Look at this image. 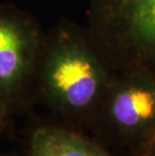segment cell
<instances>
[{"label": "cell", "mask_w": 155, "mask_h": 156, "mask_svg": "<svg viewBox=\"0 0 155 156\" xmlns=\"http://www.w3.org/2000/svg\"><path fill=\"white\" fill-rule=\"evenodd\" d=\"M113 75L86 28L62 20L44 35L34 80L42 100L62 118L93 128Z\"/></svg>", "instance_id": "6da1fadb"}, {"label": "cell", "mask_w": 155, "mask_h": 156, "mask_svg": "<svg viewBox=\"0 0 155 156\" xmlns=\"http://www.w3.org/2000/svg\"><path fill=\"white\" fill-rule=\"evenodd\" d=\"M88 34L114 73L155 77V0H89Z\"/></svg>", "instance_id": "7a4b0ae2"}, {"label": "cell", "mask_w": 155, "mask_h": 156, "mask_svg": "<svg viewBox=\"0 0 155 156\" xmlns=\"http://www.w3.org/2000/svg\"><path fill=\"white\" fill-rule=\"evenodd\" d=\"M93 128L140 154L155 142V77L114 73Z\"/></svg>", "instance_id": "3957f363"}, {"label": "cell", "mask_w": 155, "mask_h": 156, "mask_svg": "<svg viewBox=\"0 0 155 156\" xmlns=\"http://www.w3.org/2000/svg\"><path fill=\"white\" fill-rule=\"evenodd\" d=\"M44 41L31 15L12 5L0 6V105L7 111L34 80Z\"/></svg>", "instance_id": "277c9868"}, {"label": "cell", "mask_w": 155, "mask_h": 156, "mask_svg": "<svg viewBox=\"0 0 155 156\" xmlns=\"http://www.w3.org/2000/svg\"><path fill=\"white\" fill-rule=\"evenodd\" d=\"M28 149L30 156H109L96 141L72 129L52 125L35 128Z\"/></svg>", "instance_id": "5b68a950"}, {"label": "cell", "mask_w": 155, "mask_h": 156, "mask_svg": "<svg viewBox=\"0 0 155 156\" xmlns=\"http://www.w3.org/2000/svg\"><path fill=\"white\" fill-rule=\"evenodd\" d=\"M7 114H8V111L6 110L2 105H0V139H1L2 134L5 129V121H6V116H7Z\"/></svg>", "instance_id": "8992f818"}, {"label": "cell", "mask_w": 155, "mask_h": 156, "mask_svg": "<svg viewBox=\"0 0 155 156\" xmlns=\"http://www.w3.org/2000/svg\"><path fill=\"white\" fill-rule=\"evenodd\" d=\"M137 156H155V142L151 144L149 147H147L144 151L141 152Z\"/></svg>", "instance_id": "52a82bcc"}, {"label": "cell", "mask_w": 155, "mask_h": 156, "mask_svg": "<svg viewBox=\"0 0 155 156\" xmlns=\"http://www.w3.org/2000/svg\"><path fill=\"white\" fill-rule=\"evenodd\" d=\"M0 156H8V155H0Z\"/></svg>", "instance_id": "ba28073f"}]
</instances>
